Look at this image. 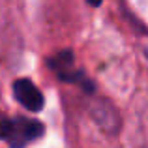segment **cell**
Returning a JSON list of instances; mask_svg holds the SVG:
<instances>
[{
	"mask_svg": "<svg viewBox=\"0 0 148 148\" xmlns=\"http://www.w3.org/2000/svg\"><path fill=\"white\" fill-rule=\"evenodd\" d=\"M43 131H45L43 124L34 118H15L11 120L8 137L4 141H8V145L11 148H25L28 143L40 139Z\"/></svg>",
	"mask_w": 148,
	"mask_h": 148,
	"instance_id": "cell-1",
	"label": "cell"
},
{
	"mask_svg": "<svg viewBox=\"0 0 148 148\" xmlns=\"http://www.w3.org/2000/svg\"><path fill=\"white\" fill-rule=\"evenodd\" d=\"M13 96L25 109L38 112L43 109V94L30 79H19L13 83Z\"/></svg>",
	"mask_w": 148,
	"mask_h": 148,
	"instance_id": "cell-2",
	"label": "cell"
},
{
	"mask_svg": "<svg viewBox=\"0 0 148 148\" xmlns=\"http://www.w3.org/2000/svg\"><path fill=\"white\" fill-rule=\"evenodd\" d=\"M92 118H94L105 131H109V133H116V131L120 130V124H122L116 109L112 107L109 101H103V99L92 107Z\"/></svg>",
	"mask_w": 148,
	"mask_h": 148,
	"instance_id": "cell-3",
	"label": "cell"
},
{
	"mask_svg": "<svg viewBox=\"0 0 148 148\" xmlns=\"http://www.w3.org/2000/svg\"><path fill=\"white\" fill-rule=\"evenodd\" d=\"M10 124H11V118H8V116L0 114V139H6V137H8Z\"/></svg>",
	"mask_w": 148,
	"mask_h": 148,
	"instance_id": "cell-4",
	"label": "cell"
},
{
	"mask_svg": "<svg viewBox=\"0 0 148 148\" xmlns=\"http://www.w3.org/2000/svg\"><path fill=\"white\" fill-rule=\"evenodd\" d=\"M86 2H88V4H92V6H99L103 0H86Z\"/></svg>",
	"mask_w": 148,
	"mask_h": 148,
	"instance_id": "cell-5",
	"label": "cell"
},
{
	"mask_svg": "<svg viewBox=\"0 0 148 148\" xmlns=\"http://www.w3.org/2000/svg\"><path fill=\"white\" fill-rule=\"evenodd\" d=\"M145 148H148V146H145Z\"/></svg>",
	"mask_w": 148,
	"mask_h": 148,
	"instance_id": "cell-6",
	"label": "cell"
}]
</instances>
